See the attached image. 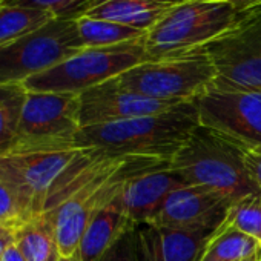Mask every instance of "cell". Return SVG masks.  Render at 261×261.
I'll return each instance as SVG.
<instances>
[{"label": "cell", "instance_id": "cell-27", "mask_svg": "<svg viewBox=\"0 0 261 261\" xmlns=\"http://www.w3.org/2000/svg\"><path fill=\"white\" fill-rule=\"evenodd\" d=\"M244 165L250 180L261 192V148L259 149L244 148Z\"/></svg>", "mask_w": 261, "mask_h": 261}, {"label": "cell", "instance_id": "cell-12", "mask_svg": "<svg viewBox=\"0 0 261 261\" xmlns=\"http://www.w3.org/2000/svg\"><path fill=\"white\" fill-rule=\"evenodd\" d=\"M232 203L211 188L186 185L171 192L148 223L185 230H217L226 221Z\"/></svg>", "mask_w": 261, "mask_h": 261}, {"label": "cell", "instance_id": "cell-8", "mask_svg": "<svg viewBox=\"0 0 261 261\" xmlns=\"http://www.w3.org/2000/svg\"><path fill=\"white\" fill-rule=\"evenodd\" d=\"M83 49L77 20L56 17L28 36L0 45V85H22Z\"/></svg>", "mask_w": 261, "mask_h": 261}, {"label": "cell", "instance_id": "cell-29", "mask_svg": "<svg viewBox=\"0 0 261 261\" xmlns=\"http://www.w3.org/2000/svg\"><path fill=\"white\" fill-rule=\"evenodd\" d=\"M0 261H27V259L20 253V250L17 249V246L13 244V246H10L7 249V252L4 253V256H2V259H0Z\"/></svg>", "mask_w": 261, "mask_h": 261}, {"label": "cell", "instance_id": "cell-22", "mask_svg": "<svg viewBox=\"0 0 261 261\" xmlns=\"http://www.w3.org/2000/svg\"><path fill=\"white\" fill-rule=\"evenodd\" d=\"M27 94L23 85H0V152L17 139Z\"/></svg>", "mask_w": 261, "mask_h": 261}, {"label": "cell", "instance_id": "cell-17", "mask_svg": "<svg viewBox=\"0 0 261 261\" xmlns=\"http://www.w3.org/2000/svg\"><path fill=\"white\" fill-rule=\"evenodd\" d=\"M121 194V192H120ZM130 224L126 218L120 195L98 211L89 221L82 241L79 244V256L82 261H98L120 233Z\"/></svg>", "mask_w": 261, "mask_h": 261}, {"label": "cell", "instance_id": "cell-6", "mask_svg": "<svg viewBox=\"0 0 261 261\" xmlns=\"http://www.w3.org/2000/svg\"><path fill=\"white\" fill-rule=\"evenodd\" d=\"M215 80V68L204 48L186 54L146 60L114 79L130 92L149 98L186 103L207 91Z\"/></svg>", "mask_w": 261, "mask_h": 261}, {"label": "cell", "instance_id": "cell-16", "mask_svg": "<svg viewBox=\"0 0 261 261\" xmlns=\"http://www.w3.org/2000/svg\"><path fill=\"white\" fill-rule=\"evenodd\" d=\"M171 8L159 0H89L80 17L108 20L148 33Z\"/></svg>", "mask_w": 261, "mask_h": 261}, {"label": "cell", "instance_id": "cell-21", "mask_svg": "<svg viewBox=\"0 0 261 261\" xmlns=\"http://www.w3.org/2000/svg\"><path fill=\"white\" fill-rule=\"evenodd\" d=\"M75 20L85 48L114 46L130 40H137L146 36L145 31L108 22V20H98L89 17H79Z\"/></svg>", "mask_w": 261, "mask_h": 261}, {"label": "cell", "instance_id": "cell-34", "mask_svg": "<svg viewBox=\"0 0 261 261\" xmlns=\"http://www.w3.org/2000/svg\"><path fill=\"white\" fill-rule=\"evenodd\" d=\"M0 2H2V0H0Z\"/></svg>", "mask_w": 261, "mask_h": 261}, {"label": "cell", "instance_id": "cell-25", "mask_svg": "<svg viewBox=\"0 0 261 261\" xmlns=\"http://www.w3.org/2000/svg\"><path fill=\"white\" fill-rule=\"evenodd\" d=\"M88 2L89 0H2L0 5L37 8L53 13L56 17L79 19L85 13Z\"/></svg>", "mask_w": 261, "mask_h": 261}, {"label": "cell", "instance_id": "cell-28", "mask_svg": "<svg viewBox=\"0 0 261 261\" xmlns=\"http://www.w3.org/2000/svg\"><path fill=\"white\" fill-rule=\"evenodd\" d=\"M14 238H16V229L0 224V259H2L7 249L14 244Z\"/></svg>", "mask_w": 261, "mask_h": 261}, {"label": "cell", "instance_id": "cell-2", "mask_svg": "<svg viewBox=\"0 0 261 261\" xmlns=\"http://www.w3.org/2000/svg\"><path fill=\"white\" fill-rule=\"evenodd\" d=\"M80 152L69 140L19 137L0 152V181L16 195L27 221L43 214L49 194Z\"/></svg>", "mask_w": 261, "mask_h": 261}, {"label": "cell", "instance_id": "cell-1", "mask_svg": "<svg viewBox=\"0 0 261 261\" xmlns=\"http://www.w3.org/2000/svg\"><path fill=\"white\" fill-rule=\"evenodd\" d=\"M198 124L194 101H186L159 114L80 127L74 136V146L171 162Z\"/></svg>", "mask_w": 261, "mask_h": 261}, {"label": "cell", "instance_id": "cell-14", "mask_svg": "<svg viewBox=\"0 0 261 261\" xmlns=\"http://www.w3.org/2000/svg\"><path fill=\"white\" fill-rule=\"evenodd\" d=\"M169 163L139 174L123 186L120 201L130 223L142 224L151 221L169 194L186 186L185 180Z\"/></svg>", "mask_w": 261, "mask_h": 261}, {"label": "cell", "instance_id": "cell-31", "mask_svg": "<svg viewBox=\"0 0 261 261\" xmlns=\"http://www.w3.org/2000/svg\"><path fill=\"white\" fill-rule=\"evenodd\" d=\"M162 4H166V5H178V4H185V2H189V0H159Z\"/></svg>", "mask_w": 261, "mask_h": 261}, {"label": "cell", "instance_id": "cell-32", "mask_svg": "<svg viewBox=\"0 0 261 261\" xmlns=\"http://www.w3.org/2000/svg\"><path fill=\"white\" fill-rule=\"evenodd\" d=\"M244 261H261V255H256V256L249 258V259H244Z\"/></svg>", "mask_w": 261, "mask_h": 261}, {"label": "cell", "instance_id": "cell-15", "mask_svg": "<svg viewBox=\"0 0 261 261\" xmlns=\"http://www.w3.org/2000/svg\"><path fill=\"white\" fill-rule=\"evenodd\" d=\"M214 232L139 224L145 261H200Z\"/></svg>", "mask_w": 261, "mask_h": 261}, {"label": "cell", "instance_id": "cell-33", "mask_svg": "<svg viewBox=\"0 0 261 261\" xmlns=\"http://www.w3.org/2000/svg\"><path fill=\"white\" fill-rule=\"evenodd\" d=\"M227 2H230V0H227Z\"/></svg>", "mask_w": 261, "mask_h": 261}, {"label": "cell", "instance_id": "cell-7", "mask_svg": "<svg viewBox=\"0 0 261 261\" xmlns=\"http://www.w3.org/2000/svg\"><path fill=\"white\" fill-rule=\"evenodd\" d=\"M146 60L149 59L145 37L114 46L85 48L60 65L28 79L22 85L27 91L34 92L82 94Z\"/></svg>", "mask_w": 261, "mask_h": 261}, {"label": "cell", "instance_id": "cell-23", "mask_svg": "<svg viewBox=\"0 0 261 261\" xmlns=\"http://www.w3.org/2000/svg\"><path fill=\"white\" fill-rule=\"evenodd\" d=\"M224 223L261 243V192L249 194L235 200Z\"/></svg>", "mask_w": 261, "mask_h": 261}, {"label": "cell", "instance_id": "cell-9", "mask_svg": "<svg viewBox=\"0 0 261 261\" xmlns=\"http://www.w3.org/2000/svg\"><path fill=\"white\" fill-rule=\"evenodd\" d=\"M203 48L215 68L214 88L261 91V2Z\"/></svg>", "mask_w": 261, "mask_h": 261}, {"label": "cell", "instance_id": "cell-3", "mask_svg": "<svg viewBox=\"0 0 261 261\" xmlns=\"http://www.w3.org/2000/svg\"><path fill=\"white\" fill-rule=\"evenodd\" d=\"M261 0H189L172 5L146 33L148 59L180 56L203 48L230 30Z\"/></svg>", "mask_w": 261, "mask_h": 261}, {"label": "cell", "instance_id": "cell-4", "mask_svg": "<svg viewBox=\"0 0 261 261\" xmlns=\"http://www.w3.org/2000/svg\"><path fill=\"white\" fill-rule=\"evenodd\" d=\"M168 163V160L143 155H115L94 178L71 194L62 204L51 212H45L54 221L60 255L69 256L79 250L89 221L120 195L127 180Z\"/></svg>", "mask_w": 261, "mask_h": 261}, {"label": "cell", "instance_id": "cell-11", "mask_svg": "<svg viewBox=\"0 0 261 261\" xmlns=\"http://www.w3.org/2000/svg\"><path fill=\"white\" fill-rule=\"evenodd\" d=\"M79 114L80 94L28 91L17 137L74 142L80 129Z\"/></svg>", "mask_w": 261, "mask_h": 261}, {"label": "cell", "instance_id": "cell-5", "mask_svg": "<svg viewBox=\"0 0 261 261\" xmlns=\"http://www.w3.org/2000/svg\"><path fill=\"white\" fill-rule=\"evenodd\" d=\"M169 165L186 185L211 188L232 201L259 192L247 174L244 146L201 124Z\"/></svg>", "mask_w": 261, "mask_h": 261}, {"label": "cell", "instance_id": "cell-20", "mask_svg": "<svg viewBox=\"0 0 261 261\" xmlns=\"http://www.w3.org/2000/svg\"><path fill=\"white\" fill-rule=\"evenodd\" d=\"M53 19H56V16L49 11L0 5V45L28 36L49 23Z\"/></svg>", "mask_w": 261, "mask_h": 261}, {"label": "cell", "instance_id": "cell-24", "mask_svg": "<svg viewBox=\"0 0 261 261\" xmlns=\"http://www.w3.org/2000/svg\"><path fill=\"white\" fill-rule=\"evenodd\" d=\"M98 261H145L139 235V224L130 223Z\"/></svg>", "mask_w": 261, "mask_h": 261}, {"label": "cell", "instance_id": "cell-19", "mask_svg": "<svg viewBox=\"0 0 261 261\" xmlns=\"http://www.w3.org/2000/svg\"><path fill=\"white\" fill-rule=\"evenodd\" d=\"M261 255V243L223 223L209 240L200 261H244Z\"/></svg>", "mask_w": 261, "mask_h": 261}, {"label": "cell", "instance_id": "cell-10", "mask_svg": "<svg viewBox=\"0 0 261 261\" xmlns=\"http://www.w3.org/2000/svg\"><path fill=\"white\" fill-rule=\"evenodd\" d=\"M198 121L229 140L261 148V91H232L211 86L194 100Z\"/></svg>", "mask_w": 261, "mask_h": 261}, {"label": "cell", "instance_id": "cell-13", "mask_svg": "<svg viewBox=\"0 0 261 261\" xmlns=\"http://www.w3.org/2000/svg\"><path fill=\"white\" fill-rule=\"evenodd\" d=\"M177 105L123 89L112 79L80 94V127L159 114Z\"/></svg>", "mask_w": 261, "mask_h": 261}, {"label": "cell", "instance_id": "cell-30", "mask_svg": "<svg viewBox=\"0 0 261 261\" xmlns=\"http://www.w3.org/2000/svg\"><path fill=\"white\" fill-rule=\"evenodd\" d=\"M59 261H82V259H80L79 253L75 252L74 255H69V256H60V259H59Z\"/></svg>", "mask_w": 261, "mask_h": 261}, {"label": "cell", "instance_id": "cell-26", "mask_svg": "<svg viewBox=\"0 0 261 261\" xmlns=\"http://www.w3.org/2000/svg\"><path fill=\"white\" fill-rule=\"evenodd\" d=\"M23 223H27V220L16 195L4 181H0V224L17 229Z\"/></svg>", "mask_w": 261, "mask_h": 261}, {"label": "cell", "instance_id": "cell-18", "mask_svg": "<svg viewBox=\"0 0 261 261\" xmlns=\"http://www.w3.org/2000/svg\"><path fill=\"white\" fill-rule=\"evenodd\" d=\"M14 244L27 261H59L60 249L54 221L40 214L16 229Z\"/></svg>", "mask_w": 261, "mask_h": 261}]
</instances>
